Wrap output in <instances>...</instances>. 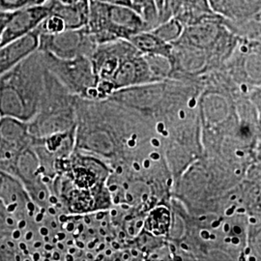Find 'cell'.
I'll return each mask as SVG.
<instances>
[{"instance_id": "cell-2", "label": "cell", "mask_w": 261, "mask_h": 261, "mask_svg": "<svg viewBox=\"0 0 261 261\" xmlns=\"http://www.w3.org/2000/svg\"><path fill=\"white\" fill-rule=\"evenodd\" d=\"M85 28L98 45L119 39L129 40L139 32L149 30L145 21L134 10L96 0H89Z\"/></svg>"}, {"instance_id": "cell-14", "label": "cell", "mask_w": 261, "mask_h": 261, "mask_svg": "<svg viewBox=\"0 0 261 261\" xmlns=\"http://www.w3.org/2000/svg\"><path fill=\"white\" fill-rule=\"evenodd\" d=\"M0 260H27L19 244L12 238L0 239Z\"/></svg>"}, {"instance_id": "cell-9", "label": "cell", "mask_w": 261, "mask_h": 261, "mask_svg": "<svg viewBox=\"0 0 261 261\" xmlns=\"http://www.w3.org/2000/svg\"><path fill=\"white\" fill-rule=\"evenodd\" d=\"M50 11V15H55L63 20L65 29H79L84 28L88 19L89 0L84 2L68 4L59 0H47L45 3Z\"/></svg>"}, {"instance_id": "cell-11", "label": "cell", "mask_w": 261, "mask_h": 261, "mask_svg": "<svg viewBox=\"0 0 261 261\" xmlns=\"http://www.w3.org/2000/svg\"><path fill=\"white\" fill-rule=\"evenodd\" d=\"M127 7L134 10L145 21L151 30L160 23L158 11L154 0H126Z\"/></svg>"}, {"instance_id": "cell-8", "label": "cell", "mask_w": 261, "mask_h": 261, "mask_svg": "<svg viewBox=\"0 0 261 261\" xmlns=\"http://www.w3.org/2000/svg\"><path fill=\"white\" fill-rule=\"evenodd\" d=\"M39 35L38 27L27 35L0 47V76L37 50Z\"/></svg>"}, {"instance_id": "cell-13", "label": "cell", "mask_w": 261, "mask_h": 261, "mask_svg": "<svg viewBox=\"0 0 261 261\" xmlns=\"http://www.w3.org/2000/svg\"><path fill=\"white\" fill-rule=\"evenodd\" d=\"M17 229V219L10 214L6 206L0 200V239L11 238Z\"/></svg>"}, {"instance_id": "cell-6", "label": "cell", "mask_w": 261, "mask_h": 261, "mask_svg": "<svg viewBox=\"0 0 261 261\" xmlns=\"http://www.w3.org/2000/svg\"><path fill=\"white\" fill-rule=\"evenodd\" d=\"M0 200L18 223L33 218L39 209L19 179L4 170H0Z\"/></svg>"}, {"instance_id": "cell-10", "label": "cell", "mask_w": 261, "mask_h": 261, "mask_svg": "<svg viewBox=\"0 0 261 261\" xmlns=\"http://www.w3.org/2000/svg\"><path fill=\"white\" fill-rule=\"evenodd\" d=\"M128 41L142 55H159L169 58L173 56L172 45L166 43L150 30L139 32Z\"/></svg>"}, {"instance_id": "cell-4", "label": "cell", "mask_w": 261, "mask_h": 261, "mask_svg": "<svg viewBox=\"0 0 261 261\" xmlns=\"http://www.w3.org/2000/svg\"><path fill=\"white\" fill-rule=\"evenodd\" d=\"M97 46L93 36L84 27L79 29H65L55 34L40 32L37 50L58 58L71 59L77 56L90 57Z\"/></svg>"}, {"instance_id": "cell-15", "label": "cell", "mask_w": 261, "mask_h": 261, "mask_svg": "<svg viewBox=\"0 0 261 261\" xmlns=\"http://www.w3.org/2000/svg\"><path fill=\"white\" fill-rule=\"evenodd\" d=\"M47 0H0V11L13 12L31 6L43 5Z\"/></svg>"}, {"instance_id": "cell-19", "label": "cell", "mask_w": 261, "mask_h": 261, "mask_svg": "<svg viewBox=\"0 0 261 261\" xmlns=\"http://www.w3.org/2000/svg\"><path fill=\"white\" fill-rule=\"evenodd\" d=\"M60 2L63 3H68V4H75V3H80V2H84L86 0H59Z\"/></svg>"}, {"instance_id": "cell-7", "label": "cell", "mask_w": 261, "mask_h": 261, "mask_svg": "<svg viewBox=\"0 0 261 261\" xmlns=\"http://www.w3.org/2000/svg\"><path fill=\"white\" fill-rule=\"evenodd\" d=\"M50 15L47 4L31 6L11 12L3 30L0 47L33 31Z\"/></svg>"}, {"instance_id": "cell-1", "label": "cell", "mask_w": 261, "mask_h": 261, "mask_svg": "<svg viewBox=\"0 0 261 261\" xmlns=\"http://www.w3.org/2000/svg\"><path fill=\"white\" fill-rule=\"evenodd\" d=\"M45 70L39 50L0 76V115L29 122L40 109L45 91Z\"/></svg>"}, {"instance_id": "cell-3", "label": "cell", "mask_w": 261, "mask_h": 261, "mask_svg": "<svg viewBox=\"0 0 261 261\" xmlns=\"http://www.w3.org/2000/svg\"><path fill=\"white\" fill-rule=\"evenodd\" d=\"M40 53L45 67L69 92L84 99L97 98V81L89 57L62 59L47 53Z\"/></svg>"}, {"instance_id": "cell-20", "label": "cell", "mask_w": 261, "mask_h": 261, "mask_svg": "<svg viewBox=\"0 0 261 261\" xmlns=\"http://www.w3.org/2000/svg\"><path fill=\"white\" fill-rule=\"evenodd\" d=\"M0 118H1V115H0Z\"/></svg>"}, {"instance_id": "cell-17", "label": "cell", "mask_w": 261, "mask_h": 261, "mask_svg": "<svg viewBox=\"0 0 261 261\" xmlns=\"http://www.w3.org/2000/svg\"><path fill=\"white\" fill-rule=\"evenodd\" d=\"M10 14H11V12H3V11H0V41H1L3 30H4V28H5V25H6V22H7L8 19H9Z\"/></svg>"}, {"instance_id": "cell-12", "label": "cell", "mask_w": 261, "mask_h": 261, "mask_svg": "<svg viewBox=\"0 0 261 261\" xmlns=\"http://www.w3.org/2000/svg\"><path fill=\"white\" fill-rule=\"evenodd\" d=\"M184 25L174 17H170L168 19L160 22L150 31L154 33L160 39L168 44L176 42L183 33Z\"/></svg>"}, {"instance_id": "cell-5", "label": "cell", "mask_w": 261, "mask_h": 261, "mask_svg": "<svg viewBox=\"0 0 261 261\" xmlns=\"http://www.w3.org/2000/svg\"><path fill=\"white\" fill-rule=\"evenodd\" d=\"M33 137L28 122L1 116L0 118V163L2 170L8 172L19 154L30 147Z\"/></svg>"}, {"instance_id": "cell-18", "label": "cell", "mask_w": 261, "mask_h": 261, "mask_svg": "<svg viewBox=\"0 0 261 261\" xmlns=\"http://www.w3.org/2000/svg\"><path fill=\"white\" fill-rule=\"evenodd\" d=\"M96 1L106 3V4H111V5H124V6H127L126 0H96Z\"/></svg>"}, {"instance_id": "cell-16", "label": "cell", "mask_w": 261, "mask_h": 261, "mask_svg": "<svg viewBox=\"0 0 261 261\" xmlns=\"http://www.w3.org/2000/svg\"><path fill=\"white\" fill-rule=\"evenodd\" d=\"M39 29L41 33L55 34L65 30V24L59 17L55 15H49L41 22V24L39 25Z\"/></svg>"}]
</instances>
